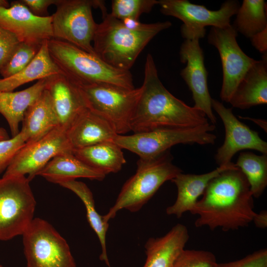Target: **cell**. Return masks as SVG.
Instances as JSON below:
<instances>
[{
	"instance_id": "21",
	"label": "cell",
	"mask_w": 267,
	"mask_h": 267,
	"mask_svg": "<svg viewBox=\"0 0 267 267\" xmlns=\"http://www.w3.org/2000/svg\"><path fill=\"white\" fill-rule=\"evenodd\" d=\"M246 109L267 103V53L256 60L239 82L229 102Z\"/></svg>"
},
{
	"instance_id": "19",
	"label": "cell",
	"mask_w": 267,
	"mask_h": 267,
	"mask_svg": "<svg viewBox=\"0 0 267 267\" xmlns=\"http://www.w3.org/2000/svg\"><path fill=\"white\" fill-rule=\"evenodd\" d=\"M73 150L114 141L118 135L104 118L87 108L66 131Z\"/></svg>"
},
{
	"instance_id": "36",
	"label": "cell",
	"mask_w": 267,
	"mask_h": 267,
	"mask_svg": "<svg viewBox=\"0 0 267 267\" xmlns=\"http://www.w3.org/2000/svg\"><path fill=\"white\" fill-rule=\"evenodd\" d=\"M57 0H21L23 3L34 15L45 17L48 14L47 8L51 4H55Z\"/></svg>"
},
{
	"instance_id": "15",
	"label": "cell",
	"mask_w": 267,
	"mask_h": 267,
	"mask_svg": "<svg viewBox=\"0 0 267 267\" xmlns=\"http://www.w3.org/2000/svg\"><path fill=\"white\" fill-rule=\"evenodd\" d=\"M179 55L181 62L186 64L181 70L180 75L192 92L193 107L202 111L215 125L217 118L212 110V98L207 85L208 73L199 40H185L180 46Z\"/></svg>"
},
{
	"instance_id": "41",
	"label": "cell",
	"mask_w": 267,
	"mask_h": 267,
	"mask_svg": "<svg viewBox=\"0 0 267 267\" xmlns=\"http://www.w3.org/2000/svg\"><path fill=\"white\" fill-rule=\"evenodd\" d=\"M9 138L6 131L4 128L0 127V141L7 139Z\"/></svg>"
},
{
	"instance_id": "7",
	"label": "cell",
	"mask_w": 267,
	"mask_h": 267,
	"mask_svg": "<svg viewBox=\"0 0 267 267\" xmlns=\"http://www.w3.org/2000/svg\"><path fill=\"white\" fill-rule=\"evenodd\" d=\"M79 86L88 108L106 120L118 134L131 132L130 123L141 87L128 89L107 83Z\"/></svg>"
},
{
	"instance_id": "4",
	"label": "cell",
	"mask_w": 267,
	"mask_h": 267,
	"mask_svg": "<svg viewBox=\"0 0 267 267\" xmlns=\"http://www.w3.org/2000/svg\"><path fill=\"white\" fill-rule=\"evenodd\" d=\"M47 45L61 73L78 85L107 83L134 88L130 71L114 68L98 56L66 42L52 39Z\"/></svg>"
},
{
	"instance_id": "23",
	"label": "cell",
	"mask_w": 267,
	"mask_h": 267,
	"mask_svg": "<svg viewBox=\"0 0 267 267\" xmlns=\"http://www.w3.org/2000/svg\"><path fill=\"white\" fill-rule=\"evenodd\" d=\"M21 131L26 135L27 142L37 141L59 126L58 118L47 90H43L27 110Z\"/></svg>"
},
{
	"instance_id": "14",
	"label": "cell",
	"mask_w": 267,
	"mask_h": 267,
	"mask_svg": "<svg viewBox=\"0 0 267 267\" xmlns=\"http://www.w3.org/2000/svg\"><path fill=\"white\" fill-rule=\"evenodd\" d=\"M212 107L220 117L225 130L223 143L215 155L219 166L231 163L233 156L244 149H253L267 154V142L260 137L258 132L239 121L232 108L225 107L222 102L213 98Z\"/></svg>"
},
{
	"instance_id": "3",
	"label": "cell",
	"mask_w": 267,
	"mask_h": 267,
	"mask_svg": "<svg viewBox=\"0 0 267 267\" xmlns=\"http://www.w3.org/2000/svg\"><path fill=\"white\" fill-rule=\"evenodd\" d=\"M97 24L93 47L101 60L116 69L130 71L140 53L160 32L170 28L168 21L146 24L138 30L127 28L122 21L106 11Z\"/></svg>"
},
{
	"instance_id": "22",
	"label": "cell",
	"mask_w": 267,
	"mask_h": 267,
	"mask_svg": "<svg viewBox=\"0 0 267 267\" xmlns=\"http://www.w3.org/2000/svg\"><path fill=\"white\" fill-rule=\"evenodd\" d=\"M49 182L62 183L86 178L103 180L106 175L89 166L77 157L72 152L56 155L38 174Z\"/></svg>"
},
{
	"instance_id": "8",
	"label": "cell",
	"mask_w": 267,
	"mask_h": 267,
	"mask_svg": "<svg viewBox=\"0 0 267 267\" xmlns=\"http://www.w3.org/2000/svg\"><path fill=\"white\" fill-rule=\"evenodd\" d=\"M26 176L0 178V241L22 235L34 219L36 202Z\"/></svg>"
},
{
	"instance_id": "5",
	"label": "cell",
	"mask_w": 267,
	"mask_h": 267,
	"mask_svg": "<svg viewBox=\"0 0 267 267\" xmlns=\"http://www.w3.org/2000/svg\"><path fill=\"white\" fill-rule=\"evenodd\" d=\"M172 160L169 150L148 161L138 160L135 174L123 184L115 203L103 216L104 221L108 222L123 209L132 213L141 210L164 182L182 172Z\"/></svg>"
},
{
	"instance_id": "29",
	"label": "cell",
	"mask_w": 267,
	"mask_h": 267,
	"mask_svg": "<svg viewBox=\"0 0 267 267\" xmlns=\"http://www.w3.org/2000/svg\"><path fill=\"white\" fill-rule=\"evenodd\" d=\"M235 164L246 178L253 197H260L267 186V154L242 152Z\"/></svg>"
},
{
	"instance_id": "28",
	"label": "cell",
	"mask_w": 267,
	"mask_h": 267,
	"mask_svg": "<svg viewBox=\"0 0 267 267\" xmlns=\"http://www.w3.org/2000/svg\"><path fill=\"white\" fill-rule=\"evenodd\" d=\"M267 7L264 0H244L232 26L237 33L250 39L267 28Z\"/></svg>"
},
{
	"instance_id": "40",
	"label": "cell",
	"mask_w": 267,
	"mask_h": 267,
	"mask_svg": "<svg viewBox=\"0 0 267 267\" xmlns=\"http://www.w3.org/2000/svg\"><path fill=\"white\" fill-rule=\"evenodd\" d=\"M240 118L243 119L250 120L254 122L257 125L262 128L266 132H267V122L264 120L253 118L250 117H243L239 116Z\"/></svg>"
},
{
	"instance_id": "24",
	"label": "cell",
	"mask_w": 267,
	"mask_h": 267,
	"mask_svg": "<svg viewBox=\"0 0 267 267\" xmlns=\"http://www.w3.org/2000/svg\"><path fill=\"white\" fill-rule=\"evenodd\" d=\"M46 83L44 78L22 90L0 91V113L6 119L12 137L19 133V125L27 110L45 89Z\"/></svg>"
},
{
	"instance_id": "42",
	"label": "cell",
	"mask_w": 267,
	"mask_h": 267,
	"mask_svg": "<svg viewBox=\"0 0 267 267\" xmlns=\"http://www.w3.org/2000/svg\"><path fill=\"white\" fill-rule=\"evenodd\" d=\"M0 7H9V4L8 1L5 0H0Z\"/></svg>"
},
{
	"instance_id": "38",
	"label": "cell",
	"mask_w": 267,
	"mask_h": 267,
	"mask_svg": "<svg viewBox=\"0 0 267 267\" xmlns=\"http://www.w3.org/2000/svg\"><path fill=\"white\" fill-rule=\"evenodd\" d=\"M252 222L255 225L261 229L266 228L267 227V211L262 210L259 213H256L253 218Z\"/></svg>"
},
{
	"instance_id": "33",
	"label": "cell",
	"mask_w": 267,
	"mask_h": 267,
	"mask_svg": "<svg viewBox=\"0 0 267 267\" xmlns=\"http://www.w3.org/2000/svg\"><path fill=\"white\" fill-rule=\"evenodd\" d=\"M27 138L20 130L15 136L0 141V174L5 172L18 152L26 144Z\"/></svg>"
},
{
	"instance_id": "13",
	"label": "cell",
	"mask_w": 267,
	"mask_h": 267,
	"mask_svg": "<svg viewBox=\"0 0 267 267\" xmlns=\"http://www.w3.org/2000/svg\"><path fill=\"white\" fill-rule=\"evenodd\" d=\"M66 131L59 126L18 152L2 177L25 176L30 181L55 156L72 152Z\"/></svg>"
},
{
	"instance_id": "31",
	"label": "cell",
	"mask_w": 267,
	"mask_h": 267,
	"mask_svg": "<svg viewBox=\"0 0 267 267\" xmlns=\"http://www.w3.org/2000/svg\"><path fill=\"white\" fill-rule=\"evenodd\" d=\"M157 4V0H113L110 14L120 20L127 18L138 20L141 14L149 13Z\"/></svg>"
},
{
	"instance_id": "18",
	"label": "cell",
	"mask_w": 267,
	"mask_h": 267,
	"mask_svg": "<svg viewBox=\"0 0 267 267\" xmlns=\"http://www.w3.org/2000/svg\"><path fill=\"white\" fill-rule=\"evenodd\" d=\"M235 167V164L231 162L201 175L182 172L177 175L171 180L177 187V198L173 205L166 208V214L180 218L185 212H190L210 180L222 172Z\"/></svg>"
},
{
	"instance_id": "25",
	"label": "cell",
	"mask_w": 267,
	"mask_h": 267,
	"mask_svg": "<svg viewBox=\"0 0 267 267\" xmlns=\"http://www.w3.org/2000/svg\"><path fill=\"white\" fill-rule=\"evenodd\" d=\"M72 152L88 165L106 176L118 173L126 163L122 149L114 141L74 149Z\"/></svg>"
},
{
	"instance_id": "11",
	"label": "cell",
	"mask_w": 267,
	"mask_h": 267,
	"mask_svg": "<svg viewBox=\"0 0 267 267\" xmlns=\"http://www.w3.org/2000/svg\"><path fill=\"white\" fill-rule=\"evenodd\" d=\"M158 4L163 14L183 22L180 31L185 40L204 38L207 26L224 28L228 26L231 17L236 14L240 6L235 0H226L217 10L208 9L187 0H158Z\"/></svg>"
},
{
	"instance_id": "35",
	"label": "cell",
	"mask_w": 267,
	"mask_h": 267,
	"mask_svg": "<svg viewBox=\"0 0 267 267\" xmlns=\"http://www.w3.org/2000/svg\"><path fill=\"white\" fill-rule=\"evenodd\" d=\"M19 43L15 35L0 26V69Z\"/></svg>"
},
{
	"instance_id": "43",
	"label": "cell",
	"mask_w": 267,
	"mask_h": 267,
	"mask_svg": "<svg viewBox=\"0 0 267 267\" xmlns=\"http://www.w3.org/2000/svg\"><path fill=\"white\" fill-rule=\"evenodd\" d=\"M0 267H3L2 265H0Z\"/></svg>"
},
{
	"instance_id": "30",
	"label": "cell",
	"mask_w": 267,
	"mask_h": 267,
	"mask_svg": "<svg viewBox=\"0 0 267 267\" xmlns=\"http://www.w3.org/2000/svg\"><path fill=\"white\" fill-rule=\"evenodd\" d=\"M41 46L20 42L0 69L2 78L13 76L23 70L34 59Z\"/></svg>"
},
{
	"instance_id": "6",
	"label": "cell",
	"mask_w": 267,
	"mask_h": 267,
	"mask_svg": "<svg viewBox=\"0 0 267 267\" xmlns=\"http://www.w3.org/2000/svg\"><path fill=\"white\" fill-rule=\"evenodd\" d=\"M215 128V125L210 123L190 128H161L131 135L118 134L114 141L122 149L138 155L139 161L146 162L178 144H213L217 136L212 132Z\"/></svg>"
},
{
	"instance_id": "34",
	"label": "cell",
	"mask_w": 267,
	"mask_h": 267,
	"mask_svg": "<svg viewBox=\"0 0 267 267\" xmlns=\"http://www.w3.org/2000/svg\"><path fill=\"white\" fill-rule=\"evenodd\" d=\"M218 267H267V249H260L236 261L218 263Z\"/></svg>"
},
{
	"instance_id": "27",
	"label": "cell",
	"mask_w": 267,
	"mask_h": 267,
	"mask_svg": "<svg viewBox=\"0 0 267 267\" xmlns=\"http://www.w3.org/2000/svg\"><path fill=\"white\" fill-rule=\"evenodd\" d=\"M76 194L82 200L86 210L88 221L97 236L100 243L101 253L99 259L111 267L107 256L106 238L109 224L104 221L103 216L98 214L95 209L92 193L87 185L76 180L65 182L59 184Z\"/></svg>"
},
{
	"instance_id": "10",
	"label": "cell",
	"mask_w": 267,
	"mask_h": 267,
	"mask_svg": "<svg viewBox=\"0 0 267 267\" xmlns=\"http://www.w3.org/2000/svg\"><path fill=\"white\" fill-rule=\"evenodd\" d=\"M22 235L27 267H77L67 241L47 221L34 218Z\"/></svg>"
},
{
	"instance_id": "12",
	"label": "cell",
	"mask_w": 267,
	"mask_h": 267,
	"mask_svg": "<svg viewBox=\"0 0 267 267\" xmlns=\"http://www.w3.org/2000/svg\"><path fill=\"white\" fill-rule=\"evenodd\" d=\"M237 33L229 24L224 28L212 27L207 37L209 44L217 49L220 55L223 73L220 97L226 102H229L239 82L256 61L239 46Z\"/></svg>"
},
{
	"instance_id": "37",
	"label": "cell",
	"mask_w": 267,
	"mask_h": 267,
	"mask_svg": "<svg viewBox=\"0 0 267 267\" xmlns=\"http://www.w3.org/2000/svg\"><path fill=\"white\" fill-rule=\"evenodd\" d=\"M252 45L263 54L267 53V28L250 38Z\"/></svg>"
},
{
	"instance_id": "16",
	"label": "cell",
	"mask_w": 267,
	"mask_h": 267,
	"mask_svg": "<svg viewBox=\"0 0 267 267\" xmlns=\"http://www.w3.org/2000/svg\"><path fill=\"white\" fill-rule=\"evenodd\" d=\"M51 15H34L20 0L8 7H0V26L13 34L19 42L42 45L53 39Z\"/></svg>"
},
{
	"instance_id": "20",
	"label": "cell",
	"mask_w": 267,
	"mask_h": 267,
	"mask_svg": "<svg viewBox=\"0 0 267 267\" xmlns=\"http://www.w3.org/2000/svg\"><path fill=\"white\" fill-rule=\"evenodd\" d=\"M189 238L188 229L181 223L162 236L149 238L144 245L146 258L142 267H171Z\"/></svg>"
},
{
	"instance_id": "1",
	"label": "cell",
	"mask_w": 267,
	"mask_h": 267,
	"mask_svg": "<svg viewBox=\"0 0 267 267\" xmlns=\"http://www.w3.org/2000/svg\"><path fill=\"white\" fill-rule=\"evenodd\" d=\"M190 211L198 216L196 227L235 230L248 226L256 214L246 178L236 166L212 179Z\"/></svg>"
},
{
	"instance_id": "26",
	"label": "cell",
	"mask_w": 267,
	"mask_h": 267,
	"mask_svg": "<svg viewBox=\"0 0 267 267\" xmlns=\"http://www.w3.org/2000/svg\"><path fill=\"white\" fill-rule=\"evenodd\" d=\"M47 41L42 44L34 59L23 70L8 78L0 79V91H13L27 83L61 73L50 55Z\"/></svg>"
},
{
	"instance_id": "39",
	"label": "cell",
	"mask_w": 267,
	"mask_h": 267,
	"mask_svg": "<svg viewBox=\"0 0 267 267\" xmlns=\"http://www.w3.org/2000/svg\"><path fill=\"white\" fill-rule=\"evenodd\" d=\"M121 21L127 28L134 30L142 29L146 25L139 22L138 20L130 18H125Z\"/></svg>"
},
{
	"instance_id": "9",
	"label": "cell",
	"mask_w": 267,
	"mask_h": 267,
	"mask_svg": "<svg viewBox=\"0 0 267 267\" xmlns=\"http://www.w3.org/2000/svg\"><path fill=\"white\" fill-rule=\"evenodd\" d=\"M104 4L102 0H57L56 11L51 15L53 39L97 55L91 44L97 25L92 8H100Z\"/></svg>"
},
{
	"instance_id": "17",
	"label": "cell",
	"mask_w": 267,
	"mask_h": 267,
	"mask_svg": "<svg viewBox=\"0 0 267 267\" xmlns=\"http://www.w3.org/2000/svg\"><path fill=\"white\" fill-rule=\"evenodd\" d=\"M45 88L51 97L59 126L67 131L88 108L79 85L60 73L46 78Z\"/></svg>"
},
{
	"instance_id": "2",
	"label": "cell",
	"mask_w": 267,
	"mask_h": 267,
	"mask_svg": "<svg viewBox=\"0 0 267 267\" xmlns=\"http://www.w3.org/2000/svg\"><path fill=\"white\" fill-rule=\"evenodd\" d=\"M141 92L130 123L138 133L161 128L194 127L209 124L205 114L171 94L159 79L152 56L145 60Z\"/></svg>"
},
{
	"instance_id": "32",
	"label": "cell",
	"mask_w": 267,
	"mask_h": 267,
	"mask_svg": "<svg viewBox=\"0 0 267 267\" xmlns=\"http://www.w3.org/2000/svg\"><path fill=\"white\" fill-rule=\"evenodd\" d=\"M216 257L210 251L183 249L171 267H218Z\"/></svg>"
}]
</instances>
